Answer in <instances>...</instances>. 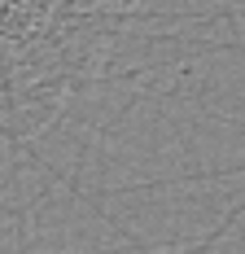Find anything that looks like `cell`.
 Segmentation results:
<instances>
[{
	"mask_svg": "<svg viewBox=\"0 0 245 254\" xmlns=\"http://www.w3.org/2000/svg\"><path fill=\"white\" fill-rule=\"evenodd\" d=\"M140 0H0V140L26 145L110 66Z\"/></svg>",
	"mask_w": 245,
	"mask_h": 254,
	"instance_id": "cell-1",
	"label": "cell"
}]
</instances>
